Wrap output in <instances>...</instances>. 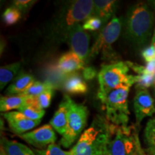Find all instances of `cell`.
<instances>
[{"label":"cell","mask_w":155,"mask_h":155,"mask_svg":"<svg viewBox=\"0 0 155 155\" xmlns=\"http://www.w3.org/2000/svg\"><path fill=\"white\" fill-rule=\"evenodd\" d=\"M18 111L24 114L28 119L34 121H41L42 118L45 114V111L38 108L30 103H27L24 106L19 108Z\"/></svg>","instance_id":"cell-23"},{"label":"cell","mask_w":155,"mask_h":155,"mask_svg":"<svg viewBox=\"0 0 155 155\" xmlns=\"http://www.w3.org/2000/svg\"><path fill=\"white\" fill-rule=\"evenodd\" d=\"M4 118L7 120L10 130L18 136L35 128L41 121H34L28 119L19 111H9L3 113Z\"/></svg>","instance_id":"cell-12"},{"label":"cell","mask_w":155,"mask_h":155,"mask_svg":"<svg viewBox=\"0 0 155 155\" xmlns=\"http://www.w3.org/2000/svg\"><path fill=\"white\" fill-rule=\"evenodd\" d=\"M91 36L86 30H83L82 25L78 24L70 30L67 37L68 43L71 50L80 57L85 64L88 63L90 59Z\"/></svg>","instance_id":"cell-9"},{"label":"cell","mask_w":155,"mask_h":155,"mask_svg":"<svg viewBox=\"0 0 155 155\" xmlns=\"http://www.w3.org/2000/svg\"><path fill=\"white\" fill-rule=\"evenodd\" d=\"M1 148L6 155H36L35 152L30 147L17 141L2 137Z\"/></svg>","instance_id":"cell-18"},{"label":"cell","mask_w":155,"mask_h":155,"mask_svg":"<svg viewBox=\"0 0 155 155\" xmlns=\"http://www.w3.org/2000/svg\"><path fill=\"white\" fill-rule=\"evenodd\" d=\"M152 44L155 47V28H154V33H153V36H152Z\"/></svg>","instance_id":"cell-35"},{"label":"cell","mask_w":155,"mask_h":155,"mask_svg":"<svg viewBox=\"0 0 155 155\" xmlns=\"http://www.w3.org/2000/svg\"><path fill=\"white\" fill-rule=\"evenodd\" d=\"M32 75L27 73H19L7 88L6 94L11 96H16L24 93L35 82Z\"/></svg>","instance_id":"cell-17"},{"label":"cell","mask_w":155,"mask_h":155,"mask_svg":"<svg viewBox=\"0 0 155 155\" xmlns=\"http://www.w3.org/2000/svg\"><path fill=\"white\" fill-rule=\"evenodd\" d=\"M135 128L117 127L104 155H135Z\"/></svg>","instance_id":"cell-8"},{"label":"cell","mask_w":155,"mask_h":155,"mask_svg":"<svg viewBox=\"0 0 155 155\" xmlns=\"http://www.w3.org/2000/svg\"><path fill=\"white\" fill-rule=\"evenodd\" d=\"M134 111L137 124L146 117H151L155 114L154 101L147 89H137L134 98Z\"/></svg>","instance_id":"cell-11"},{"label":"cell","mask_w":155,"mask_h":155,"mask_svg":"<svg viewBox=\"0 0 155 155\" xmlns=\"http://www.w3.org/2000/svg\"><path fill=\"white\" fill-rule=\"evenodd\" d=\"M97 71L95 68L92 66H86L83 69V77L86 81H91L96 77Z\"/></svg>","instance_id":"cell-31"},{"label":"cell","mask_w":155,"mask_h":155,"mask_svg":"<svg viewBox=\"0 0 155 155\" xmlns=\"http://www.w3.org/2000/svg\"><path fill=\"white\" fill-rule=\"evenodd\" d=\"M121 29V19L117 17H114L105 25L92 46L90 58L101 53L103 59L115 61L117 59V54L112 48V45L119 38Z\"/></svg>","instance_id":"cell-7"},{"label":"cell","mask_w":155,"mask_h":155,"mask_svg":"<svg viewBox=\"0 0 155 155\" xmlns=\"http://www.w3.org/2000/svg\"><path fill=\"white\" fill-rule=\"evenodd\" d=\"M154 21V13L149 5L139 2L131 6L124 22L126 39L135 47H144L153 36Z\"/></svg>","instance_id":"cell-2"},{"label":"cell","mask_w":155,"mask_h":155,"mask_svg":"<svg viewBox=\"0 0 155 155\" xmlns=\"http://www.w3.org/2000/svg\"><path fill=\"white\" fill-rule=\"evenodd\" d=\"M22 17V13L18 9L11 6L5 9L2 15V19L4 22L7 25H13L16 24L20 20Z\"/></svg>","instance_id":"cell-24"},{"label":"cell","mask_w":155,"mask_h":155,"mask_svg":"<svg viewBox=\"0 0 155 155\" xmlns=\"http://www.w3.org/2000/svg\"><path fill=\"white\" fill-rule=\"evenodd\" d=\"M19 137L38 150H45L49 145L55 144L57 140L56 134L50 124L42 126Z\"/></svg>","instance_id":"cell-10"},{"label":"cell","mask_w":155,"mask_h":155,"mask_svg":"<svg viewBox=\"0 0 155 155\" xmlns=\"http://www.w3.org/2000/svg\"><path fill=\"white\" fill-rule=\"evenodd\" d=\"M21 68L20 62H16L0 68V89L3 90L14 79Z\"/></svg>","instance_id":"cell-20"},{"label":"cell","mask_w":155,"mask_h":155,"mask_svg":"<svg viewBox=\"0 0 155 155\" xmlns=\"http://www.w3.org/2000/svg\"><path fill=\"white\" fill-rule=\"evenodd\" d=\"M144 138L148 147L155 148V116L149 120L144 129Z\"/></svg>","instance_id":"cell-25"},{"label":"cell","mask_w":155,"mask_h":155,"mask_svg":"<svg viewBox=\"0 0 155 155\" xmlns=\"http://www.w3.org/2000/svg\"><path fill=\"white\" fill-rule=\"evenodd\" d=\"M85 63L72 50L63 54L58 61L57 68L63 74H71L84 68Z\"/></svg>","instance_id":"cell-13"},{"label":"cell","mask_w":155,"mask_h":155,"mask_svg":"<svg viewBox=\"0 0 155 155\" xmlns=\"http://www.w3.org/2000/svg\"><path fill=\"white\" fill-rule=\"evenodd\" d=\"M104 24L101 19L94 16L90 17L89 18L84 21L82 27L83 30L89 31H96L101 28L102 25Z\"/></svg>","instance_id":"cell-28"},{"label":"cell","mask_w":155,"mask_h":155,"mask_svg":"<svg viewBox=\"0 0 155 155\" xmlns=\"http://www.w3.org/2000/svg\"><path fill=\"white\" fill-rule=\"evenodd\" d=\"M145 71L146 74L155 75V60L147 63L145 65Z\"/></svg>","instance_id":"cell-33"},{"label":"cell","mask_w":155,"mask_h":155,"mask_svg":"<svg viewBox=\"0 0 155 155\" xmlns=\"http://www.w3.org/2000/svg\"><path fill=\"white\" fill-rule=\"evenodd\" d=\"M12 6L16 7L22 14H26L37 1L33 0H15L12 2Z\"/></svg>","instance_id":"cell-29"},{"label":"cell","mask_w":155,"mask_h":155,"mask_svg":"<svg viewBox=\"0 0 155 155\" xmlns=\"http://www.w3.org/2000/svg\"><path fill=\"white\" fill-rule=\"evenodd\" d=\"M63 88L69 94H85L88 91V86L78 73L66 75L63 82Z\"/></svg>","instance_id":"cell-16"},{"label":"cell","mask_w":155,"mask_h":155,"mask_svg":"<svg viewBox=\"0 0 155 155\" xmlns=\"http://www.w3.org/2000/svg\"><path fill=\"white\" fill-rule=\"evenodd\" d=\"M54 94V89H50L36 97H30L28 103L32 104L38 108L45 110L48 108L51 104L52 98Z\"/></svg>","instance_id":"cell-21"},{"label":"cell","mask_w":155,"mask_h":155,"mask_svg":"<svg viewBox=\"0 0 155 155\" xmlns=\"http://www.w3.org/2000/svg\"><path fill=\"white\" fill-rule=\"evenodd\" d=\"M68 95H65L63 101L59 105L58 110L50 120V124L58 134L63 136L66 130L68 124Z\"/></svg>","instance_id":"cell-14"},{"label":"cell","mask_w":155,"mask_h":155,"mask_svg":"<svg viewBox=\"0 0 155 155\" xmlns=\"http://www.w3.org/2000/svg\"><path fill=\"white\" fill-rule=\"evenodd\" d=\"M116 128L106 118L97 116L68 151L69 155H104Z\"/></svg>","instance_id":"cell-1"},{"label":"cell","mask_w":155,"mask_h":155,"mask_svg":"<svg viewBox=\"0 0 155 155\" xmlns=\"http://www.w3.org/2000/svg\"><path fill=\"white\" fill-rule=\"evenodd\" d=\"M135 137H136V147H137L135 155H147L145 151L141 148L140 141H139V134L137 130L135 131Z\"/></svg>","instance_id":"cell-32"},{"label":"cell","mask_w":155,"mask_h":155,"mask_svg":"<svg viewBox=\"0 0 155 155\" xmlns=\"http://www.w3.org/2000/svg\"><path fill=\"white\" fill-rule=\"evenodd\" d=\"M94 12V1L76 0L66 2L55 15L50 27L49 38L56 42L67 40L70 30L86 21Z\"/></svg>","instance_id":"cell-3"},{"label":"cell","mask_w":155,"mask_h":155,"mask_svg":"<svg viewBox=\"0 0 155 155\" xmlns=\"http://www.w3.org/2000/svg\"><path fill=\"white\" fill-rule=\"evenodd\" d=\"M154 77H155V75H154ZM154 86H155V81H154Z\"/></svg>","instance_id":"cell-37"},{"label":"cell","mask_w":155,"mask_h":155,"mask_svg":"<svg viewBox=\"0 0 155 155\" xmlns=\"http://www.w3.org/2000/svg\"><path fill=\"white\" fill-rule=\"evenodd\" d=\"M129 68L126 62H115L104 65L98 74L99 88L98 98L104 103L110 92L121 87L132 86L137 75H129Z\"/></svg>","instance_id":"cell-4"},{"label":"cell","mask_w":155,"mask_h":155,"mask_svg":"<svg viewBox=\"0 0 155 155\" xmlns=\"http://www.w3.org/2000/svg\"><path fill=\"white\" fill-rule=\"evenodd\" d=\"M154 75L142 74L137 75V88L147 89V88H150L154 84Z\"/></svg>","instance_id":"cell-27"},{"label":"cell","mask_w":155,"mask_h":155,"mask_svg":"<svg viewBox=\"0 0 155 155\" xmlns=\"http://www.w3.org/2000/svg\"><path fill=\"white\" fill-rule=\"evenodd\" d=\"M29 98L30 97L22 94L2 96L0 98V111L6 113L13 109H19L28 103Z\"/></svg>","instance_id":"cell-19"},{"label":"cell","mask_w":155,"mask_h":155,"mask_svg":"<svg viewBox=\"0 0 155 155\" xmlns=\"http://www.w3.org/2000/svg\"><path fill=\"white\" fill-rule=\"evenodd\" d=\"M131 86L121 87L109 93L103 104L105 105L106 118L112 124L127 127L130 112L128 96Z\"/></svg>","instance_id":"cell-5"},{"label":"cell","mask_w":155,"mask_h":155,"mask_svg":"<svg viewBox=\"0 0 155 155\" xmlns=\"http://www.w3.org/2000/svg\"><path fill=\"white\" fill-rule=\"evenodd\" d=\"M54 88H55V87L49 81H45V82L35 81L32 83V85H31L24 93L21 94L28 97H36L42 94V93L50 90V89Z\"/></svg>","instance_id":"cell-22"},{"label":"cell","mask_w":155,"mask_h":155,"mask_svg":"<svg viewBox=\"0 0 155 155\" xmlns=\"http://www.w3.org/2000/svg\"><path fill=\"white\" fill-rule=\"evenodd\" d=\"M33 150L36 155H69L68 151L63 150L59 145L56 144H50L45 150L35 149Z\"/></svg>","instance_id":"cell-26"},{"label":"cell","mask_w":155,"mask_h":155,"mask_svg":"<svg viewBox=\"0 0 155 155\" xmlns=\"http://www.w3.org/2000/svg\"><path fill=\"white\" fill-rule=\"evenodd\" d=\"M144 151L147 155H155V148L154 147H147Z\"/></svg>","instance_id":"cell-34"},{"label":"cell","mask_w":155,"mask_h":155,"mask_svg":"<svg viewBox=\"0 0 155 155\" xmlns=\"http://www.w3.org/2000/svg\"><path fill=\"white\" fill-rule=\"evenodd\" d=\"M141 55L147 63L154 61L155 60V47L152 44L147 46L141 50Z\"/></svg>","instance_id":"cell-30"},{"label":"cell","mask_w":155,"mask_h":155,"mask_svg":"<svg viewBox=\"0 0 155 155\" xmlns=\"http://www.w3.org/2000/svg\"><path fill=\"white\" fill-rule=\"evenodd\" d=\"M117 6V2L114 0H96L94 1V12L93 15L101 19L104 24H106L109 19L114 16Z\"/></svg>","instance_id":"cell-15"},{"label":"cell","mask_w":155,"mask_h":155,"mask_svg":"<svg viewBox=\"0 0 155 155\" xmlns=\"http://www.w3.org/2000/svg\"><path fill=\"white\" fill-rule=\"evenodd\" d=\"M0 155H6L5 152H4V150L2 148H0Z\"/></svg>","instance_id":"cell-36"},{"label":"cell","mask_w":155,"mask_h":155,"mask_svg":"<svg viewBox=\"0 0 155 155\" xmlns=\"http://www.w3.org/2000/svg\"><path fill=\"white\" fill-rule=\"evenodd\" d=\"M68 111L65 133L60 140V144L64 148H69L80 138L87 125L88 110L86 106L77 104L68 95Z\"/></svg>","instance_id":"cell-6"}]
</instances>
